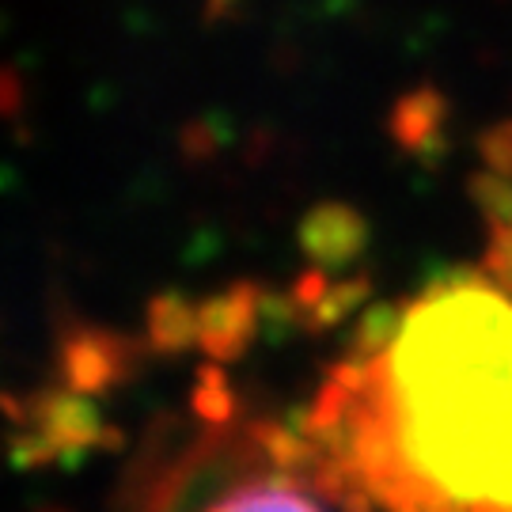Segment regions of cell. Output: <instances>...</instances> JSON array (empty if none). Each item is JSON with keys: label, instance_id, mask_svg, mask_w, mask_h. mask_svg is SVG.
<instances>
[{"label": "cell", "instance_id": "cell-1", "mask_svg": "<svg viewBox=\"0 0 512 512\" xmlns=\"http://www.w3.org/2000/svg\"><path fill=\"white\" fill-rule=\"evenodd\" d=\"M395 448L452 505L512 512V300L448 285L403 315L387 353Z\"/></svg>", "mask_w": 512, "mask_h": 512}, {"label": "cell", "instance_id": "cell-2", "mask_svg": "<svg viewBox=\"0 0 512 512\" xmlns=\"http://www.w3.org/2000/svg\"><path fill=\"white\" fill-rule=\"evenodd\" d=\"M209 512H323L315 501H308L304 494H296L289 486H247V490H236L228 494L220 505H213Z\"/></svg>", "mask_w": 512, "mask_h": 512}]
</instances>
